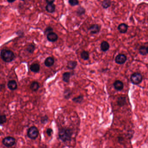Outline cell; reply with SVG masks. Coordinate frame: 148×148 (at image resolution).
<instances>
[{
    "label": "cell",
    "mask_w": 148,
    "mask_h": 148,
    "mask_svg": "<svg viewBox=\"0 0 148 148\" xmlns=\"http://www.w3.org/2000/svg\"><path fill=\"white\" fill-rule=\"evenodd\" d=\"M115 89L118 91H121L124 88V84L120 80H116L113 83Z\"/></svg>",
    "instance_id": "obj_9"
},
{
    "label": "cell",
    "mask_w": 148,
    "mask_h": 148,
    "mask_svg": "<svg viewBox=\"0 0 148 148\" xmlns=\"http://www.w3.org/2000/svg\"><path fill=\"white\" fill-rule=\"evenodd\" d=\"M7 121V118L5 115L0 116V125L5 124Z\"/></svg>",
    "instance_id": "obj_26"
},
{
    "label": "cell",
    "mask_w": 148,
    "mask_h": 148,
    "mask_svg": "<svg viewBox=\"0 0 148 148\" xmlns=\"http://www.w3.org/2000/svg\"><path fill=\"white\" fill-rule=\"evenodd\" d=\"M0 55L2 60L6 63L12 62L15 58L14 52L8 50H2L1 51Z\"/></svg>",
    "instance_id": "obj_1"
},
{
    "label": "cell",
    "mask_w": 148,
    "mask_h": 148,
    "mask_svg": "<svg viewBox=\"0 0 148 148\" xmlns=\"http://www.w3.org/2000/svg\"><path fill=\"white\" fill-rule=\"evenodd\" d=\"M55 6L54 4H47L46 6V11H47L48 12L52 13L55 11Z\"/></svg>",
    "instance_id": "obj_15"
},
{
    "label": "cell",
    "mask_w": 148,
    "mask_h": 148,
    "mask_svg": "<svg viewBox=\"0 0 148 148\" xmlns=\"http://www.w3.org/2000/svg\"><path fill=\"white\" fill-rule=\"evenodd\" d=\"M147 53L148 54V47L147 48Z\"/></svg>",
    "instance_id": "obj_34"
},
{
    "label": "cell",
    "mask_w": 148,
    "mask_h": 148,
    "mask_svg": "<svg viewBox=\"0 0 148 148\" xmlns=\"http://www.w3.org/2000/svg\"><path fill=\"white\" fill-rule=\"evenodd\" d=\"M77 65V63L75 61H69L67 63V68L69 69H74L76 67Z\"/></svg>",
    "instance_id": "obj_17"
},
{
    "label": "cell",
    "mask_w": 148,
    "mask_h": 148,
    "mask_svg": "<svg viewBox=\"0 0 148 148\" xmlns=\"http://www.w3.org/2000/svg\"><path fill=\"white\" fill-rule=\"evenodd\" d=\"M81 57L84 60H87L89 58V54L87 51H83L81 54Z\"/></svg>",
    "instance_id": "obj_20"
},
{
    "label": "cell",
    "mask_w": 148,
    "mask_h": 148,
    "mask_svg": "<svg viewBox=\"0 0 148 148\" xmlns=\"http://www.w3.org/2000/svg\"><path fill=\"white\" fill-rule=\"evenodd\" d=\"M31 71L35 73H37L40 71V66L37 63H34L30 66Z\"/></svg>",
    "instance_id": "obj_14"
},
{
    "label": "cell",
    "mask_w": 148,
    "mask_h": 148,
    "mask_svg": "<svg viewBox=\"0 0 148 148\" xmlns=\"http://www.w3.org/2000/svg\"><path fill=\"white\" fill-rule=\"evenodd\" d=\"M69 3L72 6H75L78 5L79 2L77 0H70L69 1Z\"/></svg>",
    "instance_id": "obj_28"
},
{
    "label": "cell",
    "mask_w": 148,
    "mask_h": 148,
    "mask_svg": "<svg viewBox=\"0 0 148 148\" xmlns=\"http://www.w3.org/2000/svg\"><path fill=\"white\" fill-rule=\"evenodd\" d=\"M55 2V1H52V0H46V2L47 4H53L54 2Z\"/></svg>",
    "instance_id": "obj_32"
},
{
    "label": "cell",
    "mask_w": 148,
    "mask_h": 148,
    "mask_svg": "<svg viewBox=\"0 0 148 148\" xmlns=\"http://www.w3.org/2000/svg\"><path fill=\"white\" fill-rule=\"evenodd\" d=\"M126 103V99L125 97L121 96L118 98L117 100L118 105L120 107H123Z\"/></svg>",
    "instance_id": "obj_19"
},
{
    "label": "cell",
    "mask_w": 148,
    "mask_h": 148,
    "mask_svg": "<svg viewBox=\"0 0 148 148\" xmlns=\"http://www.w3.org/2000/svg\"><path fill=\"white\" fill-rule=\"evenodd\" d=\"M85 9L83 8L82 7H78V9L76 11L77 14L78 16H81L85 14Z\"/></svg>",
    "instance_id": "obj_22"
},
{
    "label": "cell",
    "mask_w": 148,
    "mask_h": 148,
    "mask_svg": "<svg viewBox=\"0 0 148 148\" xmlns=\"http://www.w3.org/2000/svg\"><path fill=\"white\" fill-rule=\"evenodd\" d=\"M71 95V92L70 90H66L65 91L64 96L66 99H69Z\"/></svg>",
    "instance_id": "obj_27"
},
{
    "label": "cell",
    "mask_w": 148,
    "mask_h": 148,
    "mask_svg": "<svg viewBox=\"0 0 148 148\" xmlns=\"http://www.w3.org/2000/svg\"><path fill=\"white\" fill-rule=\"evenodd\" d=\"M72 132V130L67 128H63L60 130L58 136L60 139L63 142H66L70 140Z\"/></svg>",
    "instance_id": "obj_2"
},
{
    "label": "cell",
    "mask_w": 148,
    "mask_h": 148,
    "mask_svg": "<svg viewBox=\"0 0 148 148\" xmlns=\"http://www.w3.org/2000/svg\"><path fill=\"white\" fill-rule=\"evenodd\" d=\"M83 100V96H78V97H75L72 99L73 101L76 103H81Z\"/></svg>",
    "instance_id": "obj_24"
},
{
    "label": "cell",
    "mask_w": 148,
    "mask_h": 148,
    "mask_svg": "<svg viewBox=\"0 0 148 148\" xmlns=\"http://www.w3.org/2000/svg\"><path fill=\"white\" fill-rule=\"evenodd\" d=\"M39 87H40L39 84L37 81H34V82H32V83L31 84V86H30L31 90L34 92L37 91L39 89Z\"/></svg>",
    "instance_id": "obj_16"
},
{
    "label": "cell",
    "mask_w": 148,
    "mask_h": 148,
    "mask_svg": "<svg viewBox=\"0 0 148 148\" xmlns=\"http://www.w3.org/2000/svg\"><path fill=\"white\" fill-rule=\"evenodd\" d=\"M41 121L42 123V124H46V123L47 122V116H43V117H42Z\"/></svg>",
    "instance_id": "obj_30"
},
{
    "label": "cell",
    "mask_w": 148,
    "mask_h": 148,
    "mask_svg": "<svg viewBox=\"0 0 148 148\" xmlns=\"http://www.w3.org/2000/svg\"><path fill=\"white\" fill-rule=\"evenodd\" d=\"M127 60V57L123 54H118L115 58V62L119 64H123L125 63Z\"/></svg>",
    "instance_id": "obj_6"
},
{
    "label": "cell",
    "mask_w": 148,
    "mask_h": 148,
    "mask_svg": "<svg viewBox=\"0 0 148 148\" xmlns=\"http://www.w3.org/2000/svg\"><path fill=\"white\" fill-rule=\"evenodd\" d=\"M8 88L11 90H14L17 88V82L15 80H12L9 81L8 83Z\"/></svg>",
    "instance_id": "obj_10"
},
{
    "label": "cell",
    "mask_w": 148,
    "mask_h": 148,
    "mask_svg": "<svg viewBox=\"0 0 148 148\" xmlns=\"http://www.w3.org/2000/svg\"><path fill=\"white\" fill-rule=\"evenodd\" d=\"M71 77L70 72H65L63 75V80L64 82L68 83Z\"/></svg>",
    "instance_id": "obj_18"
},
{
    "label": "cell",
    "mask_w": 148,
    "mask_h": 148,
    "mask_svg": "<svg viewBox=\"0 0 148 148\" xmlns=\"http://www.w3.org/2000/svg\"><path fill=\"white\" fill-rule=\"evenodd\" d=\"M110 48V45L107 42L103 41L101 44V48L102 51L106 52Z\"/></svg>",
    "instance_id": "obj_13"
},
{
    "label": "cell",
    "mask_w": 148,
    "mask_h": 148,
    "mask_svg": "<svg viewBox=\"0 0 148 148\" xmlns=\"http://www.w3.org/2000/svg\"><path fill=\"white\" fill-rule=\"evenodd\" d=\"M55 62L54 59L52 57H48L45 60L44 64L45 66L47 67H51L53 65Z\"/></svg>",
    "instance_id": "obj_11"
},
{
    "label": "cell",
    "mask_w": 148,
    "mask_h": 148,
    "mask_svg": "<svg viewBox=\"0 0 148 148\" xmlns=\"http://www.w3.org/2000/svg\"><path fill=\"white\" fill-rule=\"evenodd\" d=\"M7 2H8V3H13L14 2H15V1H8Z\"/></svg>",
    "instance_id": "obj_33"
},
{
    "label": "cell",
    "mask_w": 148,
    "mask_h": 148,
    "mask_svg": "<svg viewBox=\"0 0 148 148\" xmlns=\"http://www.w3.org/2000/svg\"><path fill=\"white\" fill-rule=\"evenodd\" d=\"M130 80L133 84L138 85L142 82V77L139 73L135 72L130 77Z\"/></svg>",
    "instance_id": "obj_4"
},
{
    "label": "cell",
    "mask_w": 148,
    "mask_h": 148,
    "mask_svg": "<svg viewBox=\"0 0 148 148\" xmlns=\"http://www.w3.org/2000/svg\"><path fill=\"white\" fill-rule=\"evenodd\" d=\"M47 39L49 41L54 42L57 40L58 36L55 33L51 32L47 35Z\"/></svg>",
    "instance_id": "obj_8"
},
{
    "label": "cell",
    "mask_w": 148,
    "mask_h": 148,
    "mask_svg": "<svg viewBox=\"0 0 148 148\" xmlns=\"http://www.w3.org/2000/svg\"><path fill=\"white\" fill-rule=\"evenodd\" d=\"M38 135L39 130L36 127H31L28 130L27 135L30 139H35L38 137Z\"/></svg>",
    "instance_id": "obj_3"
},
{
    "label": "cell",
    "mask_w": 148,
    "mask_h": 148,
    "mask_svg": "<svg viewBox=\"0 0 148 148\" xmlns=\"http://www.w3.org/2000/svg\"><path fill=\"white\" fill-rule=\"evenodd\" d=\"M0 136H1V133H0Z\"/></svg>",
    "instance_id": "obj_35"
},
{
    "label": "cell",
    "mask_w": 148,
    "mask_h": 148,
    "mask_svg": "<svg viewBox=\"0 0 148 148\" xmlns=\"http://www.w3.org/2000/svg\"><path fill=\"white\" fill-rule=\"evenodd\" d=\"M2 143L7 147L12 146L15 143V139L11 136L6 137L3 139Z\"/></svg>",
    "instance_id": "obj_5"
},
{
    "label": "cell",
    "mask_w": 148,
    "mask_h": 148,
    "mask_svg": "<svg viewBox=\"0 0 148 148\" xmlns=\"http://www.w3.org/2000/svg\"><path fill=\"white\" fill-rule=\"evenodd\" d=\"M35 46L33 44H30L28 45L27 47L26 48L27 51L31 54H33L35 51Z\"/></svg>",
    "instance_id": "obj_23"
},
{
    "label": "cell",
    "mask_w": 148,
    "mask_h": 148,
    "mask_svg": "<svg viewBox=\"0 0 148 148\" xmlns=\"http://www.w3.org/2000/svg\"><path fill=\"white\" fill-rule=\"evenodd\" d=\"M52 129H50V128H48L46 130V133H47V134L48 135V136H51V135H52Z\"/></svg>",
    "instance_id": "obj_31"
},
{
    "label": "cell",
    "mask_w": 148,
    "mask_h": 148,
    "mask_svg": "<svg viewBox=\"0 0 148 148\" xmlns=\"http://www.w3.org/2000/svg\"><path fill=\"white\" fill-rule=\"evenodd\" d=\"M101 29V27L99 25L95 24L92 25L88 28L89 31L92 34H96L99 33Z\"/></svg>",
    "instance_id": "obj_7"
},
{
    "label": "cell",
    "mask_w": 148,
    "mask_h": 148,
    "mask_svg": "<svg viewBox=\"0 0 148 148\" xmlns=\"http://www.w3.org/2000/svg\"><path fill=\"white\" fill-rule=\"evenodd\" d=\"M0 113H1V112H0Z\"/></svg>",
    "instance_id": "obj_36"
},
{
    "label": "cell",
    "mask_w": 148,
    "mask_h": 148,
    "mask_svg": "<svg viewBox=\"0 0 148 148\" xmlns=\"http://www.w3.org/2000/svg\"><path fill=\"white\" fill-rule=\"evenodd\" d=\"M101 5L104 9H107L111 5V2L109 0H105L102 2Z\"/></svg>",
    "instance_id": "obj_21"
},
{
    "label": "cell",
    "mask_w": 148,
    "mask_h": 148,
    "mask_svg": "<svg viewBox=\"0 0 148 148\" xmlns=\"http://www.w3.org/2000/svg\"><path fill=\"white\" fill-rule=\"evenodd\" d=\"M139 52L142 55H145L147 54V48L144 46H141L139 49Z\"/></svg>",
    "instance_id": "obj_25"
},
{
    "label": "cell",
    "mask_w": 148,
    "mask_h": 148,
    "mask_svg": "<svg viewBox=\"0 0 148 148\" xmlns=\"http://www.w3.org/2000/svg\"><path fill=\"white\" fill-rule=\"evenodd\" d=\"M53 29H52V27H48L47 28H46V30H45V33L46 34H47V35L48 34H49V33H50L52 32V31H53Z\"/></svg>",
    "instance_id": "obj_29"
},
{
    "label": "cell",
    "mask_w": 148,
    "mask_h": 148,
    "mask_svg": "<svg viewBox=\"0 0 148 148\" xmlns=\"http://www.w3.org/2000/svg\"><path fill=\"white\" fill-rule=\"evenodd\" d=\"M128 27L125 23H121L118 27V30L122 34L127 32Z\"/></svg>",
    "instance_id": "obj_12"
}]
</instances>
